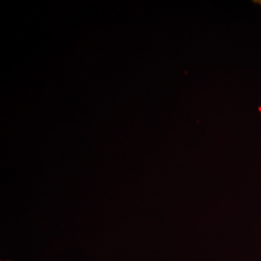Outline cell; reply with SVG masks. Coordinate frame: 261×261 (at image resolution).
Instances as JSON below:
<instances>
[{
	"mask_svg": "<svg viewBox=\"0 0 261 261\" xmlns=\"http://www.w3.org/2000/svg\"><path fill=\"white\" fill-rule=\"evenodd\" d=\"M254 2H255V3H260L261 4V1H254Z\"/></svg>",
	"mask_w": 261,
	"mask_h": 261,
	"instance_id": "1",
	"label": "cell"
}]
</instances>
